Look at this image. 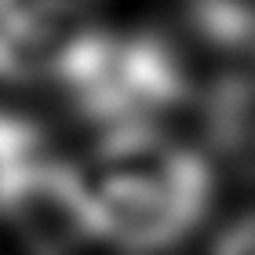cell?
Listing matches in <instances>:
<instances>
[{"label":"cell","mask_w":255,"mask_h":255,"mask_svg":"<svg viewBox=\"0 0 255 255\" xmlns=\"http://www.w3.org/2000/svg\"><path fill=\"white\" fill-rule=\"evenodd\" d=\"M0 215L33 255H73L95 237L77 171L40 153L18 121L0 117Z\"/></svg>","instance_id":"cell-2"},{"label":"cell","mask_w":255,"mask_h":255,"mask_svg":"<svg viewBox=\"0 0 255 255\" xmlns=\"http://www.w3.org/2000/svg\"><path fill=\"white\" fill-rule=\"evenodd\" d=\"M88 33V0H0V77L59 80Z\"/></svg>","instance_id":"cell-3"},{"label":"cell","mask_w":255,"mask_h":255,"mask_svg":"<svg viewBox=\"0 0 255 255\" xmlns=\"http://www.w3.org/2000/svg\"><path fill=\"white\" fill-rule=\"evenodd\" d=\"M73 171L95 237L128 248L179 241L204 204L201 171L135 131L113 135L84 168Z\"/></svg>","instance_id":"cell-1"}]
</instances>
